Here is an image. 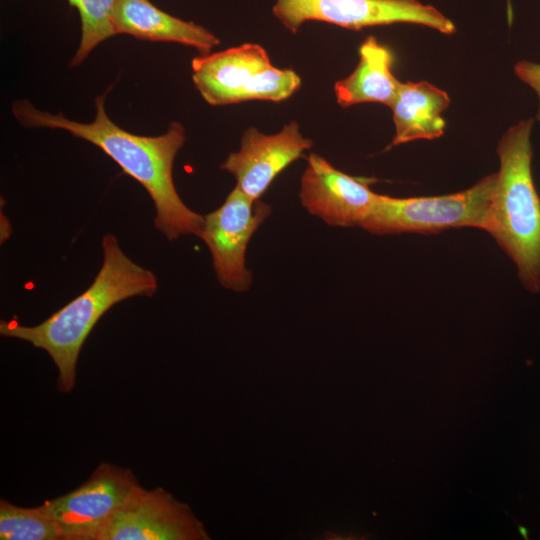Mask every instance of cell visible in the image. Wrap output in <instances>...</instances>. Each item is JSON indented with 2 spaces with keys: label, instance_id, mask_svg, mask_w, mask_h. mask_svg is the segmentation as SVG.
<instances>
[{
  "label": "cell",
  "instance_id": "cell-13",
  "mask_svg": "<svg viewBox=\"0 0 540 540\" xmlns=\"http://www.w3.org/2000/svg\"><path fill=\"white\" fill-rule=\"evenodd\" d=\"M449 104L448 94L426 81L401 83L390 105L395 135L389 147L442 136L446 126L442 113Z\"/></svg>",
  "mask_w": 540,
  "mask_h": 540
},
{
  "label": "cell",
  "instance_id": "cell-16",
  "mask_svg": "<svg viewBox=\"0 0 540 540\" xmlns=\"http://www.w3.org/2000/svg\"><path fill=\"white\" fill-rule=\"evenodd\" d=\"M81 18V40L71 67L81 64L101 42L115 35L112 11L116 0H68Z\"/></svg>",
  "mask_w": 540,
  "mask_h": 540
},
{
  "label": "cell",
  "instance_id": "cell-4",
  "mask_svg": "<svg viewBox=\"0 0 540 540\" xmlns=\"http://www.w3.org/2000/svg\"><path fill=\"white\" fill-rule=\"evenodd\" d=\"M496 182L497 173H492L471 188L449 195L395 198L379 194L361 228L377 235L437 233L460 227L486 231Z\"/></svg>",
  "mask_w": 540,
  "mask_h": 540
},
{
  "label": "cell",
  "instance_id": "cell-12",
  "mask_svg": "<svg viewBox=\"0 0 540 540\" xmlns=\"http://www.w3.org/2000/svg\"><path fill=\"white\" fill-rule=\"evenodd\" d=\"M115 34H128L140 40L175 42L208 54L220 40L206 28L176 18L149 0H116L112 11Z\"/></svg>",
  "mask_w": 540,
  "mask_h": 540
},
{
  "label": "cell",
  "instance_id": "cell-9",
  "mask_svg": "<svg viewBox=\"0 0 540 540\" xmlns=\"http://www.w3.org/2000/svg\"><path fill=\"white\" fill-rule=\"evenodd\" d=\"M190 507L165 489L141 487L106 523L96 540H207Z\"/></svg>",
  "mask_w": 540,
  "mask_h": 540
},
{
  "label": "cell",
  "instance_id": "cell-1",
  "mask_svg": "<svg viewBox=\"0 0 540 540\" xmlns=\"http://www.w3.org/2000/svg\"><path fill=\"white\" fill-rule=\"evenodd\" d=\"M105 97L106 93L96 97V116L90 123L70 120L62 113L41 111L28 100L15 101L12 112L25 127L65 130L99 147L147 191L155 207V228L169 241L183 235L199 236L204 216L183 202L173 180L174 160L185 142L184 127L172 122L158 136L133 134L109 118Z\"/></svg>",
  "mask_w": 540,
  "mask_h": 540
},
{
  "label": "cell",
  "instance_id": "cell-6",
  "mask_svg": "<svg viewBox=\"0 0 540 540\" xmlns=\"http://www.w3.org/2000/svg\"><path fill=\"white\" fill-rule=\"evenodd\" d=\"M274 16L292 33L308 21L360 30L369 26L414 23L453 34L455 25L440 11L417 0H275Z\"/></svg>",
  "mask_w": 540,
  "mask_h": 540
},
{
  "label": "cell",
  "instance_id": "cell-15",
  "mask_svg": "<svg viewBox=\"0 0 540 540\" xmlns=\"http://www.w3.org/2000/svg\"><path fill=\"white\" fill-rule=\"evenodd\" d=\"M1 540H63L62 533L46 508L19 507L1 499Z\"/></svg>",
  "mask_w": 540,
  "mask_h": 540
},
{
  "label": "cell",
  "instance_id": "cell-11",
  "mask_svg": "<svg viewBox=\"0 0 540 540\" xmlns=\"http://www.w3.org/2000/svg\"><path fill=\"white\" fill-rule=\"evenodd\" d=\"M312 146V140L303 136L295 121L269 135L249 127L242 135L239 150L230 153L220 168L234 176L243 193L258 200L275 178Z\"/></svg>",
  "mask_w": 540,
  "mask_h": 540
},
{
  "label": "cell",
  "instance_id": "cell-3",
  "mask_svg": "<svg viewBox=\"0 0 540 540\" xmlns=\"http://www.w3.org/2000/svg\"><path fill=\"white\" fill-rule=\"evenodd\" d=\"M533 119L510 127L497 147L500 168L487 232L511 258L523 286L540 292V196L532 171Z\"/></svg>",
  "mask_w": 540,
  "mask_h": 540
},
{
  "label": "cell",
  "instance_id": "cell-14",
  "mask_svg": "<svg viewBox=\"0 0 540 540\" xmlns=\"http://www.w3.org/2000/svg\"><path fill=\"white\" fill-rule=\"evenodd\" d=\"M393 63L391 50L374 36L367 37L354 71L334 85L337 103L343 108L368 102L390 107L401 84L392 72Z\"/></svg>",
  "mask_w": 540,
  "mask_h": 540
},
{
  "label": "cell",
  "instance_id": "cell-7",
  "mask_svg": "<svg viewBox=\"0 0 540 540\" xmlns=\"http://www.w3.org/2000/svg\"><path fill=\"white\" fill-rule=\"evenodd\" d=\"M270 214V205L253 200L235 186L219 208L204 216L198 237L207 245L216 277L224 288L235 292L250 288L253 279L246 267L248 243Z\"/></svg>",
  "mask_w": 540,
  "mask_h": 540
},
{
  "label": "cell",
  "instance_id": "cell-10",
  "mask_svg": "<svg viewBox=\"0 0 540 540\" xmlns=\"http://www.w3.org/2000/svg\"><path fill=\"white\" fill-rule=\"evenodd\" d=\"M373 182V178L346 174L311 153L301 176L299 198L311 215L330 226L361 227L379 195L370 188Z\"/></svg>",
  "mask_w": 540,
  "mask_h": 540
},
{
  "label": "cell",
  "instance_id": "cell-8",
  "mask_svg": "<svg viewBox=\"0 0 540 540\" xmlns=\"http://www.w3.org/2000/svg\"><path fill=\"white\" fill-rule=\"evenodd\" d=\"M141 487L131 470L101 463L81 486L43 506L56 521L63 540H96L110 518Z\"/></svg>",
  "mask_w": 540,
  "mask_h": 540
},
{
  "label": "cell",
  "instance_id": "cell-2",
  "mask_svg": "<svg viewBox=\"0 0 540 540\" xmlns=\"http://www.w3.org/2000/svg\"><path fill=\"white\" fill-rule=\"evenodd\" d=\"M103 262L92 284L42 323L25 326L16 320L0 322V334L31 343L46 351L58 369L60 392L76 383L77 362L83 344L111 307L134 296H153L156 275L131 260L112 234L102 239Z\"/></svg>",
  "mask_w": 540,
  "mask_h": 540
},
{
  "label": "cell",
  "instance_id": "cell-5",
  "mask_svg": "<svg viewBox=\"0 0 540 540\" xmlns=\"http://www.w3.org/2000/svg\"><path fill=\"white\" fill-rule=\"evenodd\" d=\"M192 80L202 98L214 106L263 100L277 102L285 89L280 68L266 50L246 43L195 57Z\"/></svg>",
  "mask_w": 540,
  "mask_h": 540
},
{
  "label": "cell",
  "instance_id": "cell-17",
  "mask_svg": "<svg viewBox=\"0 0 540 540\" xmlns=\"http://www.w3.org/2000/svg\"><path fill=\"white\" fill-rule=\"evenodd\" d=\"M514 71L517 77L530 86L538 95L539 108L536 119L540 122V64L521 60L515 65Z\"/></svg>",
  "mask_w": 540,
  "mask_h": 540
},
{
  "label": "cell",
  "instance_id": "cell-18",
  "mask_svg": "<svg viewBox=\"0 0 540 540\" xmlns=\"http://www.w3.org/2000/svg\"><path fill=\"white\" fill-rule=\"evenodd\" d=\"M517 526H518V531H519L520 535H521L524 539H528V538H529V537H528V535H529L528 529L525 528V527H523V526H521V525H519V524H517Z\"/></svg>",
  "mask_w": 540,
  "mask_h": 540
}]
</instances>
